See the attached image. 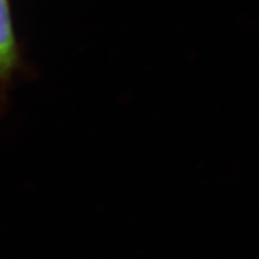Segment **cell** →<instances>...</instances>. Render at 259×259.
<instances>
[{
  "label": "cell",
  "instance_id": "6da1fadb",
  "mask_svg": "<svg viewBox=\"0 0 259 259\" xmlns=\"http://www.w3.org/2000/svg\"><path fill=\"white\" fill-rule=\"evenodd\" d=\"M17 54L8 0H0V82L5 80L14 69Z\"/></svg>",
  "mask_w": 259,
  "mask_h": 259
}]
</instances>
